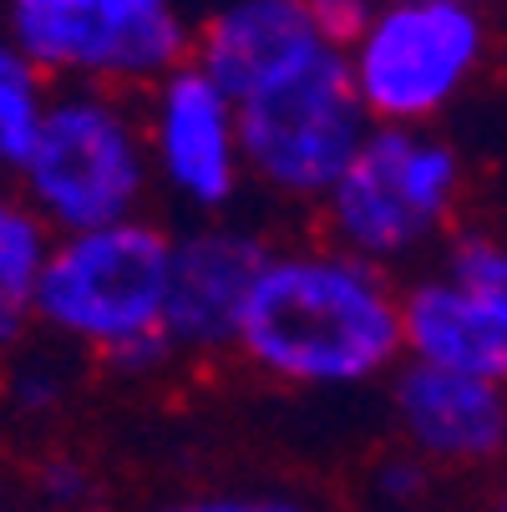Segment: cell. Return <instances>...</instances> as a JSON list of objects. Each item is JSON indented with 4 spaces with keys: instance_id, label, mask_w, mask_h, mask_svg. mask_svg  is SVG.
<instances>
[{
    "instance_id": "obj_19",
    "label": "cell",
    "mask_w": 507,
    "mask_h": 512,
    "mask_svg": "<svg viewBox=\"0 0 507 512\" xmlns=\"http://www.w3.org/2000/svg\"><path fill=\"white\" fill-rule=\"evenodd\" d=\"M31 325H36V305L21 300V295H11V289L0 284V355H11L26 340Z\"/></svg>"
},
{
    "instance_id": "obj_10",
    "label": "cell",
    "mask_w": 507,
    "mask_h": 512,
    "mask_svg": "<svg viewBox=\"0 0 507 512\" xmlns=\"http://www.w3.org/2000/svg\"><path fill=\"white\" fill-rule=\"evenodd\" d=\"M391 411L411 457L426 467H487L507 452V386L401 360Z\"/></svg>"
},
{
    "instance_id": "obj_17",
    "label": "cell",
    "mask_w": 507,
    "mask_h": 512,
    "mask_svg": "<svg viewBox=\"0 0 507 512\" xmlns=\"http://www.w3.org/2000/svg\"><path fill=\"white\" fill-rule=\"evenodd\" d=\"M41 492H46V502H56V507H77V502H92L87 492H92V477H87V467H77V462H51L46 472H41Z\"/></svg>"
},
{
    "instance_id": "obj_15",
    "label": "cell",
    "mask_w": 507,
    "mask_h": 512,
    "mask_svg": "<svg viewBox=\"0 0 507 512\" xmlns=\"http://www.w3.org/2000/svg\"><path fill=\"white\" fill-rule=\"evenodd\" d=\"M447 274L477 289V295H487L497 310H507V239H492V234L457 239L447 254Z\"/></svg>"
},
{
    "instance_id": "obj_12",
    "label": "cell",
    "mask_w": 507,
    "mask_h": 512,
    "mask_svg": "<svg viewBox=\"0 0 507 512\" xmlns=\"http://www.w3.org/2000/svg\"><path fill=\"white\" fill-rule=\"evenodd\" d=\"M401 340L416 365L507 386V310L447 269L401 289Z\"/></svg>"
},
{
    "instance_id": "obj_18",
    "label": "cell",
    "mask_w": 507,
    "mask_h": 512,
    "mask_svg": "<svg viewBox=\"0 0 507 512\" xmlns=\"http://www.w3.org/2000/svg\"><path fill=\"white\" fill-rule=\"evenodd\" d=\"M163 512H305L289 497H198V502H178Z\"/></svg>"
},
{
    "instance_id": "obj_7",
    "label": "cell",
    "mask_w": 507,
    "mask_h": 512,
    "mask_svg": "<svg viewBox=\"0 0 507 512\" xmlns=\"http://www.w3.org/2000/svg\"><path fill=\"white\" fill-rule=\"evenodd\" d=\"M371 117L355 97L350 66L340 51L315 56L289 82L239 107L244 168L259 188L295 203H325L345 178L360 142L371 137Z\"/></svg>"
},
{
    "instance_id": "obj_5",
    "label": "cell",
    "mask_w": 507,
    "mask_h": 512,
    "mask_svg": "<svg viewBox=\"0 0 507 512\" xmlns=\"http://www.w3.org/2000/svg\"><path fill=\"white\" fill-rule=\"evenodd\" d=\"M6 36L66 87H158L193 61V26L178 0H26Z\"/></svg>"
},
{
    "instance_id": "obj_1",
    "label": "cell",
    "mask_w": 507,
    "mask_h": 512,
    "mask_svg": "<svg viewBox=\"0 0 507 512\" xmlns=\"http://www.w3.org/2000/svg\"><path fill=\"white\" fill-rule=\"evenodd\" d=\"M234 350L284 386H366L406 360L401 289L335 244L274 249Z\"/></svg>"
},
{
    "instance_id": "obj_2",
    "label": "cell",
    "mask_w": 507,
    "mask_h": 512,
    "mask_svg": "<svg viewBox=\"0 0 507 512\" xmlns=\"http://www.w3.org/2000/svg\"><path fill=\"white\" fill-rule=\"evenodd\" d=\"M16 183L56 239L142 218L153 188L142 117L107 87H56Z\"/></svg>"
},
{
    "instance_id": "obj_8",
    "label": "cell",
    "mask_w": 507,
    "mask_h": 512,
    "mask_svg": "<svg viewBox=\"0 0 507 512\" xmlns=\"http://www.w3.org/2000/svg\"><path fill=\"white\" fill-rule=\"evenodd\" d=\"M148 132L153 183H163L188 208H224L234 203L244 168V137H239V102L188 61L148 92L142 112Z\"/></svg>"
},
{
    "instance_id": "obj_20",
    "label": "cell",
    "mask_w": 507,
    "mask_h": 512,
    "mask_svg": "<svg viewBox=\"0 0 507 512\" xmlns=\"http://www.w3.org/2000/svg\"><path fill=\"white\" fill-rule=\"evenodd\" d=\"M6 173H16V168H11V158H6V148H0V178H6Z\"/></svg>"
},
{
    "instance_id": "obj_21",
    "label": "cell",
    "mask_w": 507,
    "mask_h": 512,
    "mask_svg": "<svg viewBox=\"0 0 507 512\" xmlns=\"http://www.w3.org/2000/svg\"><path fill=\"white\" fill-rule=\"evenodd\" d=\"M492 512H507V487L497 492V507H492Z\"/></svg>"
},
{
    "instance_id": "obj_23",
    "label": "cell",
    "mask_w": 507,
    "mask_h": 512,
    "mask_svg": "<svg viewBox=\"0 0 507 512\" xmlns=\"http://www.w3.org/2000/svg\"><path fill=\"white\" fill-rule=\"evenodd\" d=\"M467 6H477V0H467Z\"/></svg>"
},
{
    "instance_id": "obj_6",
    "label": "cell",
    "mask_w": 507,
    "mask_h": 512,
    "mask_svg": "<svg viewBox=\"0 0 507 512\" xmlns=\"http://www.w3.org/2000/svg\"><path fill=\"white\" fill-rule=\"evenodd\" d=\"M482 51L487 26L467 0H381L345 66L376 127H421L462 97Z\"/></svg>"
},
{
    "instance_id": "obj_3",
    "label": "cell",
    "mask_w": 507,
    "mask_h": 512,
    "mask_svg": "<svg viewBox=\"0 0 507 512\" xmlns=\"http://www.w3.org/2000/svg\"><path fill=\"white\" fill-rule=\"evenodd\" d=\"M168 264L173 234L153 218L66 234L56 239L51 264L36 284V325L97 350L102 360L148 335H163Z\"/></svg>"
},
{
    "instance_id": "obj_4",
    "label": "cell",
    "mask_w": 507,
    "mask_h": 512,
    "mask_svg": "<svg viewBox=\"0 0 507 512\" xmlns=\"http://www.w3.org/2000/svg\"><path fill=\"white\" fill-rule=\"evenodd\" d=\"M457 193L462 163L442 137L421 127H371L320 213L335 249L386 269L442 234Z\"/></svg>"
},
{
    "instance_id": "obj_14",
    "label": "cell",
    "mask_w": 507,
    "mask_h": 512,
    "mask_svg": "<svg viewBox=\"0 0 507 512\" xmlns=\"http://www.w3.org/2000/svg\"><path fill=\"white\" fill-rule=\"evenodd\" d=\"M51 249H56V229L21 193L0 188V284L36 305V284L51 264Z\"/></svg>"
},
{
    "instance_id": "obj_16",
    "label": "cell",
    "mask_w": 507,
    "mask_h": 512,
    "mask_svg": "<svg viewBox=\"0 0 507 512\" xmlns=\"http://www.w3.org/2000/svg\"><path fill=\"white\" fill-rule=\"evenodd\" d=\"M376 11H381V0H305V16H310V26L320 31V41L330 46V51H350L360 36H366V26L376 21Z\"/></svg>"
},
{
    "instance_id": "obj_9",
    "label": "cell",
    "mask_w": 507,
    "mask_h": 512,
    "mask_svg": "<svg viewBox=\"0 0 507 512\" xmlns=\"http://www.w3.org/2000/svg\"><path fill=\"white\" fill-rule=\"evenodd\" d=\"M269 259L274 249L239 224H203L173 234L168 310H163V335L173 340V350L178 355L234 350L244 310Z\"/></svg>"
},
{
    "instance_id": "obj_22",
    "label": "cell",
    "mask_w": 507,
    "mask_h": 512,
    "mask_svg": "<svg viewBox=\"0 0 507 512\" xmlns=\"http://www.w3.org/2000/svg\"><path fill=\"white\" fill-rule=\"evenodd\" d=\"M16 6H26V0H6V11H16Z\"/></svg>"
},
{
    "instance_id": "obj_11",
    "label": "cell",
    "mask_w": 507,
    "mask_h": 512,
    "mask_svg": "<svg viewBox=\"0 0 507 512\" xmlns=\"http://www.w3.org/2000/svg\"><path fill=\"white\" fill-rule=\"evenodd\" d=\"M330 46L305 16V0H229L193 31V66L239 107L289 82Z\"/></svg>"
},
{
    "instance_id": "obj_13",
    "label": "cell",
    "mask_w": 507,
    "mask_h": 512,
    "mask_svg": "<svg viewBox=\"0 0 507 512\" xmlns=\"http://www.w3.org/2000/svg\"><path fill=\"white\" fill-rule=\"evenodd\" d=\"M56 87L46 71L0 31V148H6L11 168L31 153V142L46 122V107H51Z\"/></svg>"
}]
</instances>
